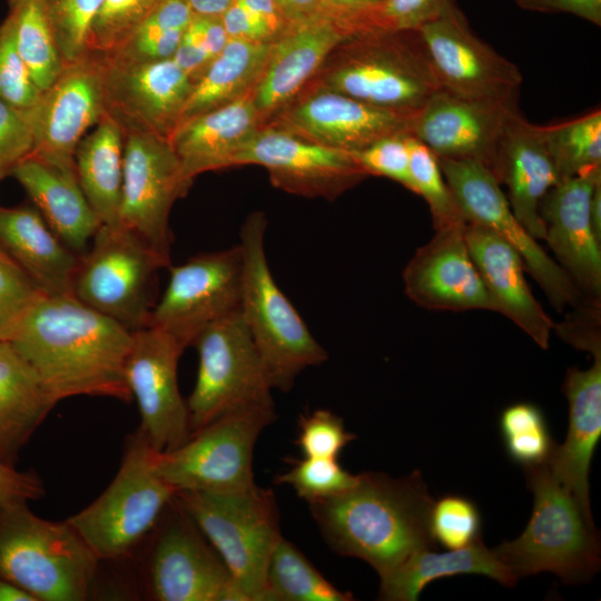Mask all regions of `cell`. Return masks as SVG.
Wrapping results in <instances>:
<instances>
[{"instance_id":"6","label":"cell","mask_w":601,"mask_h":601,"mask_svg":"<svg viewBox=\"0 0 601 601\" xmlns=\"http://www.w3.org/2000/svg\"><path fill=\"white\" fill-rule=\"evenodd\" d=\"M179 506L224 561L245 601H264L265 575L282 536L272 490L177 491Z\"/></svg>"},{"instance_id":"44","label":"cell","mask_w":601,"mask_h":601,"mask_svg":"<svg viewBox=\"0 0 601 601\" xmlns=\"http://www.w3.org/2000/svg\"><path fill=\"white\" fill-rule=\"evenodd\" d=\"M104 0H46L49 21L65 65L88 53L90 27Z\"/></svg>"},{"instance_id":"7","label":"cell","mask_w":601,"mask_h":601,"mask_svg":"<svg viewBox=\"0 0 601 601\" xmlns=\"http://www.w3.org/2000/svg\"><path fill=\"white\" fill-rule=\"evenodd\" d=\"M155 452L138 431L110 484L66 520L99 561L127 555L156 526L175 497L176 490L155 471Z\"/></svg>"},{"instance_id":"8","label":"cell","mask_w":601,"mask_h":601,"mask_svg":"<svg viewBox=\"0 0 601 601\" xmlns=\"http://www.w3.org/2000/svg\"><path fill=\"white\" fill-rule=\"evenodd\" d=\"M79 256L71 295L131 332L148 326L159 269L171 264L136 233L106 225Z\"/></svg>"},{"instance_id":"23","label":"cell","mask_w":601,"mask_h":601,"mask_svg":"<svg viewBox=\"0 0 601 601\" xmlns=\"http://www.w3.org/2000/svg\"><path fill=\"white\" fill-rule=\"evenodd\" d=\"M464 228L435 230L406 264L402 275L404 290L418 306L432 311L494 312L469 250Z\"/></svg>"},{"instance_id":"60","label":"cell","mask_w":601,"mask_h":601,"mask_svg":"<svg viewBox=\"0 0 601 601\" xmlns=\"http://www.w3.org/2000/svg\"><path fill=\"white\" fill-rule=\"evenodd\" d=\"M0 601H35V599L19 587L0 577Z\"/></svg>"},{"instance_id":"38","label":"cell","mask_w":601,"mask_h":601,"mask_svg":"<svg viewBox=\"0 0 601 601\" xmlns=\"http://www.w3.org/2000/svg\"><path fill=\"white\" fill-rule=\"evenodd\" d=\"M18 50L40 91L62 72L60 56L49 21L46 0H8Z\"/></svg>"},{"instance_id":"30","label":"cell","mask_w":601,"mask_h":601,"mask_svg":"<svg viewBox=\"0 0 601 601\" xmlns=\"http://www.w3.org/2000/svg\"><path fill=\"white\" fill-rule=\"evenodd\" d=\"M0 252L47 295H71L79 256L36 207L0 206Z\"/></svg>"},{"instance_id":"20","label":"cell","mask_w":601,"mask_h":601,"mask_svg":"<svg viewBox=\"0 0 601 601\" xmlns=\"http://www.w3.org/2000/svg\"><path fill=\"white\" fill-rule=\"evenodd\" d=\"M96 56L101 67L106 114L124 131L168 139L180 121L193 87L191 78L173 58L141 65H116Z\"/></svg>"},{"instance_id":"28","label":"cell","mask_w":601,"mask_h":601,"mask_svg":"<svg viewBox=\"0 0 601 601\" xmlns=\"http://www.w3.org/2000/svg\"><path fill=\"white\" fill-rule=\"evenodd\" d=\"M562 390L569 404L568 433L563 444L555 445L548 463L585 516L593 521L589 470L601 437V354L593 355V364L588 370L569 368Z\"/></svg>"},{"instance_id":"56","label":"cell","mask_w":601,"mask_h":601,"mask_svg":"<svg viewBox=\"0 0 601 601\" xmlns=\"http://www.w3.org/2000/svg\"><path fill=\"white\" fill-rule=\"evenodd\" d=\"M239 1L264 22L273 40L283 35L290 26V21L287 19L275 0Z\"/></svg>"},{"instance_id":"43","label":"cell","mask_w":601,"mask_h":601,"mask_svg":"<svg viewBox=\"0 0 601 601\" xmlns=\"http://www.w3.org/2000/svg\"><path fill=\"white\" fill-rule=\"evenodd\" d=\"M290 469L277 475L276 482L290 485L307 503L328 499L351 489L358 474H352L337 459H289Z\"/></svg>"},{"instance_id":"24","label":"cell","mask_w":601,"mask_h":601,"mask_svg":"<svg viewBox=\"0 0 601 601\" xmlns=\"http://www.w3.org/2000/svg\"><path fill=\"white\" fill-rule=\"evenodd\" d=\"M414 116L329 90L289 110L283 122L284 130L305 140L353 151L388 135L411 134Z\"/></svg>"},{"instance_id":"15","label":"cell","mask_w":601,"mask_h":601,"mask_svg":"<svg viewBox=\"0 0 601 601\" xmlns=\"http://www.w3.org/2000/svg\"><path fill=\"white\" fill-rule=\"evenodd\" d=\"M124 132L119 224L170 263L169 214L191 184L186 180L168 139L139 131Z\"/></svg>"},{"instance_id":"2","label":"cell","mask_w":601,"mask_h":601,"mask_svg":"<svg viewBox=\"0 0 601 601\" xmlns=\"http://www.w3.org/2000/svg\"><path fill=\"white\" fill-rule=\"evenodd\" d=\"M433 502L420 471L401 479L365 472L347 491L308 505L336 553L367 562L383 578L414 553L436 548Z\"/></svg>"},{"instance_id":"59","label":"cell","mask_w":601,"mask_h":601,"mask_svg":"<svg viewBox=\"0 0 601 601\" xmlns=\"http://www.w3.org/2000/svg\"><path fill=\"white\" fill-rule=\"evenodd\" d=\"M194 14L221 16L233 0H185Z\"/></svg>"},{"instance_id":"61","label":"cell","mask_w":601,"mask_h":601,"mask_svg":"<svg viewBox=\"0 0 601 601\" xmlns=\"http://www.w3.org/2000/svg\"><path fill=\"white\" fill-rule=\"evenodd\" d=\"M590 216L597 237L601 240V183L594 188L590 201Z\"/></svg>"},{"instance_id":"40","label":"cell","mask_w":601,"mask_h":601,"mask_svg":"<svg viewBox=\"0 0 601 601\" xmlns=\"http://www.w3.org/2000/svg\"><path fill=\"white\" fill-rule=\"evenodd\" d=\"M499 428L508 456L523 469L548 462L556 445L544 413L530 402L506 406L500 414Z\"/></svg>"},{"instance_id":"54","label":"cell","mask_w":601,"mask_h":601,"mask_svg":"<svg viewBox=\"0 0 601 601\" xmlns=\"http://www.w3.org/2000/svg\"><path fill=\"white\" fill-rule=\"evenodd\" d=\"M220 17L228 38L274 41L264 22L239 0H233Z\"/></svg>"},{"instance_id":"49","label":"cell","mask_w":601,"mask_h":601,"mask_svg":"<svg viewBox=\"0 0 601 601\" xmlns=\"http://www.w3.org/2000/svg\"><path fill=\"white\" fill-rule=\"evenodd\" d=\"M43 293L0 252V341H10L18 325Z\"/></svg>"},{"instance_id":"27","label":"cell","mask_w":601,"mask_h":601,"mask_svg":"<svg viewBox=\"0 0 601 601\" xmlns=\"http://www.w3.org/2000/svg\"><path fill=\"white\" fill-rule=\"evenodd\" d=\"M353 38L331 17L317 14L290 23L273 41L264 71L253 90L259 114L289 100L318 69L331 51Z\"/></svg>"},{"instance_id":"14","label":"cell","mask_w":601,"mask_h":601,"mask_svg":"<svg viewBox=\"0 0 601 601\" xmlns=\"http://www.w3.org/2000/svg\"><path fill=\"white\" fill-rule=\"evenodd\" d=\"M441 89L490 100H518L519 67L479 38L454 0L415 29Z\"/></svg>"},{"instance_id":"50","label":"cell","mask_w":601,"mask_h":601,"mask_svg":"<svg viewBox=\"0 0 601 601\" xmlns=\"http://www.w3.org/2000/svg\"><path fill=\"white\" fill-rule=\"evenodd\" d=\"M410 132L385 136L364 148L349 151L366 175L390 178L412 190Z\"/></svg>"},{"instance_id":"45","label":"cell","mask_w":601,"mask_h":601,"mask_svg":"<svg viewBox=\"0 0 601 601\" xmlns=\"http://www.w3.org/2000/svg\"><path fill=\"white\" fill-rule=\"evenodd\" d=\"M482 516L469 497L451 494L433 502L430 532L435 544L447 550L471 544L481 536Z\"/></svg>"},{"instance_id":"33","label":"cell","mask_w":601,"mask_h":601,"mask_svg":"<svg viewBox=\"0 0 601 601\" xmlns=\"http://www.w3.org/2000/svg\"><path fill=\"white\" fill-rule=\"evenodd\" d=\"M459 574H482L503 585L518 581L503 564L494 549L482 538L471 544L439 553L435 549L418 551L387 575L381 578L380 600L415 601L432 581Z\"/></svg>"},{"instance_id":"9","label":"cell","mask_w":601,"mask_h":601,"mask_svg":"<svg viewBox=\"0 0 601 601\" xmlns=\"http://www.w3.org/2000/svg\"><path fill=\"white\" fill-rule=\"evenodd\" d=\"M329 75V90L363 102L416 114L441 89L416 30L355 36Z\"/></svg>"},{"instance_id":"55","label":"cell","mask_w":601,"mask_h":601,"mask_svg":"<svg viewBox=\"0 0 601 601\" xmlns=\"http://www.w3.org/2000/svg\"><path fill=\"white\" fill-rule=\"evenodd\" d=\"M528 11L542 13H569L595 26L601 24V0H513Z\"/></svg>"},{"instance_id":"25","label":"cell","mask_w":601,"mask_h":601,"mask_svg":"<svg viewBox=\"0 0 601 601\" xmlns=\"http://www.w3.org/2000/svg\"><path fill=\"white\" fill-rule=\"evenodd\" d=\"M464 237L494 312L546 349L554 322L532 294L521 255L491 229L475 223L466 224Z\"/></svg>"},{"instance_id":"52","label":"cell","mask_w":601,"mask_h":601,"mask_svg":"<svg viewBox=\"0 0 601 601\" xmlns=\"http://www.w3.org/2000/svg\"><path fill=\"white\" fill-rule=\"evenodd\" d=\"M553 331L564 342L592 356L601 354V303L584 302L573 307Z\"/></svg>"},{"instance_id":"39","label":"cell","mask_w":601,"mask_h":601,"mask_svg":"<svg viewBox=\"0 0 601 601\" xmlns=\"http://www.w3.org/2000/svg\"><path fill=\"white\" fill-rule=\"evenodd\" d=\"M543 138L559 181L601 166V111L544 126Z\"/></svg>"},{"instance_id":"51","label":"cell","mask_w":601,"mask_h":601,"mask_svg":"<svg viewBox=\"0 0 601 601\" xmlns=\"http://www.w3.org/2000/svg\"><path fill=\"white\" fill-rule=\"evenodd\" d=\"M33 135L23 109L0 98V181L33 151Z\"/></svg>"},{"instance_id":"36","label":"cell","mask_w":601,"mask_h":601,"mask_svg":"<svg viewBox=\"0 0 601 601\" xmlns=\"http://www.w3.org/2000/svg\"><path fill=\"white\" fill-rule=\"evenodd\" d=\"M352 593L333 585L283 535L268 561L264 601H352Z\"/></svg>"},{"instance_id":"47","label":"cell","mask_w":601,"mask_h":601,"mask_svg":"<svg viewBox=\"0 0 601 601\" xmlns=\"http://www.w3.org/2000/svg\"><path fill=\"white\" fill-rule=\"evenodd\" d=\"M297 427L295 444L305 457L337 459L356 439L345 428L342 417L325 408L302 414Z\"/></svg>"},{"instance_id":"22","label":"cell","mask_w":601,"mask_h":601,"mask_svg":"<svg viewBox=\"0 0 601 601\" xmlns=\"http://www.w3.org/2000/svg\"><path fill=\"white\" fill-rule=\"evenodd\" d=\"M601 166L559 181L543 197L540 216L554 260L588 302L601 303V240L590 216Z\"/></svg>"},{"instance_id":"57","label":"cell","mask_w":601,"mask_h":601,"mask_svg":"<svg viewBox=\"0 0 601 601\" xmlns=\"http://www.w3.org/2000/svg\"><path fill=\"white\" fill-rule=\"evenodd\" d=\"M382 0H321L319 13L337 21H344L364 12Z\"/></svg>"},{"instance_id":"58","label":"cell","mask_w":601,"mask_h":601,"mask_svg":"<svg viewBox=\"0 0 601 601\" xmlns=\"http://www.w3.org/2000/svg\"><path fill=\"white\" fill-rule=\"evenodd\" d=\"M290 23L321 14V0H275Z\"/></svg>"},{"instance_id":"1","label":"cell","mask_w":601,"mask_h":601,"mask_svg":"<svg viewBox=\"0 0 601 601\" xmlns=\"http://www.w3.org/2000/svg\"><path fill=\"white\" fill-rule=\"evenodd\" d=\"M132 338L134 332L72 295L42 294L8 342L57 403L81 395L128 402Z\"/></svg>"},{"instance_id":"35","label":"cell","mask_w":601,"mask_h":601,"mask_svg":"<svg viewBox=\"0 0 601 601\" xmlns=\"http://www.w3.org/2000/svg\"><path fill=\"white\" fill-rule=\"evenodd\" d=\"M272 45L273 41L229 38L224 49L194 81L179 124L253 91L267 63Z\"/></svg>"},{"instance_id":"31","label":"cell","mask_w":601,"mask_h":601,"mask_svg":"<svg viewBox=\"0 0 601 601\" xmlns=\"http://www.w3.org/2000/svg\"><path fill=\"white\" fill-rule=\"evenodd\" d=\"M259 111L253 91L181 121L168 141L188 183L205 171L228 167L235 150L257 129Z\"/></svg>"},{"instance_id":"41","label":"cell","mask_w":601,"mask_h":601,"mask_svg":"<svg viewBox=\"0 0 601 601\" xmlns=\"http://www.w3.org/2000/svg\"><path fill=\"white\" fill-rule=\"evenodd\" d=\"M413 193L426 201L435 230L462 228L469 223L441 169L437 157L413 135L410 140Z\"/></svg>"},{"instance_id":"13","label":"cell","mask_w":601,"mask_h":601,"mask_svg":"<svg viewBox=\"0 0 601 601\" xmlns=\"http://www.w3.org/2000/svg\"><path fill=\"white\" fill-rule=\"evenodd\" d=\"M243 270L239 244L170 265L167 287L148 326L168 333L185 348L193 345L208 325L240 312Z\"/></svg>"},{"instance_id":"19","label":"cell","mask_w":601,"mask_h":601,"mask_svg":"<svg viewBox=\"0 0 601 601\" xmlns=\"http://www.w3.org/2000/svg\"><path fill=\"white\" fill-rule=\"evenodd\" d=\"M240 165L263 166L277 186L307 196L335 197L367 176L349 151L283 129H256L228 161Z\"/></svg>"},{"instance_id":"32","label":"cell","mask_w":601,"mask_h":601,"mask_svg":"<svg viewBox=\"0 0 601 601\" xmlns=\"http://www.w3.org/2000/svg\"><path fill=\"white\" fill-rule=\"evenodd\" d=\"M57 402L8 341H0V462L14 466Z\"/></svg>"},{"instance_id":"46","label":"cell","mask_w":601,"mask_h":601,"mask_svg":"<svg viewBox=\"0 0 601 601\" xmlns=\"http://www.w3.org/2000/svg\"><path fill=\"white\" fill-rule=\"evenodd\" d=\"M452 0H382L375 7L348 20L356 36L415 30L435 17Z\"/></svg>"},{"instance_id":"18","label":"cell","mask_w":601,"mask_h":601,"mask_svg":"<svg viewBox=\"0 0 601 601\" xmlns=\"http://www.w3.org/2000/svg\"><path fill=\"white\" fill-rule=\"evenodd\" d=\"M23 110L33 135L31 155L75 168L77 146L106 112L99 58L88 52L66 65L37 102Z\"/></svg>"},{"instance_id":"12","label":"cell","mask_w":601,"mask_h":601,"mask_svg":"<svg viewBox=\"0 0 601 601\" xmlns=\"http://www.w3.org/2000/svg\"><path fill=\"white\" fill-rule=\"evenodd\" d=\"M437 159L467 221L491 229L511 245L558 312L587 302L561 266L516 218L489 168L472 160Z\"/></svg>"},{"instance_id":"42","label":"cell","mask_w":601,"mask_h":601,"mask_svg":"<svg viewBox=\"0 0 601 601\" xmlns=\"http://www.w3.org/2000/svg\"><path fill=\"white\" fill-rule=\"evenodd\" d=\"M165 0H104L87 39V50L105 55L119 47Z\"/></svg>"},{"instance_id":"11","label":"cell","mask_w":601,"mask_h":601,"mask_svg":"<svg viewBox=\"0 0 601 601\" xmlns=\"http://www.w3.org/2000/svg\"><path fill=\"white\" fill-rule=\"evenodd\" d=\"M196 383L188 397L190 435L220 415L247 405H273L272 383L240 312L203 329Z\"/></svg>"},{"instance_id":"10","label":"cell","mask_w":601,"mask_h":601,"mask_svg":"<svg viewBox=\"0 0 601 601\" xmlns=\"http://www.w3.org/2000/svg\"><path fill=\"white\" fill-rule=\"evenodd\" d=\"M275 418V404L231 410L193 433L180 446L155 452V471L176 492L248 490L256 485L253 453L257 439Z\"/></svg>"},{"instance_id":"48","label":"cell","mask_w":601,"mask_h":601,"mask_svg":"<svg viewBox=\"0 0 601 601\" xmlns=\"http://www.w3.org/2000/svg\"><path fill=\"white\" fill-rule=\"evenodd\" d=\"M40 93L18 50L12 23L6 17L0 23V98L17 108L28 109Z\"/></svg>"},{"instance_id":"16","label":"cell","mask_w":601,"mask_h":601,"mask_svg":"<svg viewBox=\"0 0 601 601\" xmlns=\"http://www.w3.org/2000/svg\"><path fill=\"white\" fill-rule=\"evenodd\" d=\"M184 351L176 338L159 328L134 332L126 381L138 405L139 432L156 452L171 451L190 436L187 402L177 380Z\"/></svg>"},{"instance_id":"53","label":"cell","mask_w":601,"mask_h":601,"mask_svg":"<svg viewBox=\"0 0 601 601\" xmlns=\"http://www.w3.org/2000/svg\"><path fill=\"white\" fill-rule=\"evenodd\" d=\"M43 495L45 486L37 474L0 462V509L26 505Z\"/></svg>"},{"instance_id":"37","label":"cell","mask_w":601,"mask_h":601,"mask_svg":"<svg viewBox=\"0 0 601 601\" xmlns=\"http://www.w3.org/2000/svg\"><path fill=\"white\" fill-rule=\"evenodd\" d=\"M193 16L185 0H165L119 47L99 56L116 65L171 59Z\"/></svg>"},{"instance_id":"29","label":"cell","mask_w":601,"mask_h":601,"mask_svg":"<svg viewBox=\"0 0 601 601\" xmlns=\"http://www.w3.org/2000/svg\"><path fill=\"white\" fill-rule=\"evenodd\" d=\"M58 238L78 256L89 248L101 221L79 184L76 168L30 155L11 173Z\"/></svg>"},{"instance_id":"34","label":"cell","mask_w":601,"mask_h":601,"mask_svg":"<svg viewBox=\"0 0 601 601\" xmlns=\"http://www.w3.org/2000/svg\"><path fill=\"white\" fill-rule=\"evenodd\" d=\"M124 145V129L105 112L75 152L79 184L101 224H119Z\"/></svg>"},{"instance_id":"5","label":"cell","mask_w":601,"mask_h":601,"mask_svg":"<svg viewBox=\"0 0 601 601\" xmlns=\"http://www.w3.org/2000/svg\"><path fill=\"white\" fill-rule=\"evenodd\" d=\"M99 560L67 522L32 513L28 504L0 509V577L35 601H83Z\"/></svg>"},{"instance_id":"17","label":"cell","mask_w":601,"mask_h":601,"mask_svg":"<svg viewBox=\"0 0 601 601\" xmlns=\"http://www.w3.org/2000/svg\"><path fill=\"white\" fill-rule=\"evenodd\" d=\"M156 538L149 587L158 601H245L221 558L174 499Z\"/></svg>"},{"instance_id":"3","label":"cell","mask_w":601,"mask_h":601,"mask_svg":"<svg viewBox=\"0 0 601 601\" xmlns=\"http://www.w3.org/2000/svg\"><path fill=\"white\" fill-rule=\"evenodd\" d=\"M533 510L524 531L494 550L518 580L552 572L565 583L591 579L600 568V542L593 521L549 463L524 469Z\"/></svg>"},{"instance_id":"21","label":"cell","mask_w":601,"mask_h":601,"mask_svg":"<svg viewBox=\"0 0 601 601\" xmlns=\"http://www.w3.org/2000/svg\"><path fill=\"white\" fill-rule=\"evenodd\" d=\"M516 110L518 100L472 99L439 89L413 117L411 135L437 158L477 161L494 173L501 136Z\"/></svg>"},{"instance_id":"4","label":"cell","mask_w":601,"mask_h":601,"mask_svg":"<svg viewBox=\"0 0 601 601\" xmlns=\"http://www.w3.org/2000/svg\"><path fill=\"white\" fill-rule=\"evenodd\" d=\"M266 219L255 213L244 223L240 313L260 355L273 388L289 391L307 367L328 358L307 325L277 285L265 252Z\"/></svg>"},{"instance_id":"26","label":"cell","mask_w":601,"mask_h":601,"mask_svg":"<svg viewBox=\"0 0 601 601\" xmlns=\"http://www.w3.org/2000/svg\"><path fill=\"white\" fill-rule=\"evenodd\" d=\"M493 174L508 187L506 198L516 218L536 240L544 239L540 205L559 177L541 126L529 122L519 109L504 127Z\"/></svg>"}]
</instances>
